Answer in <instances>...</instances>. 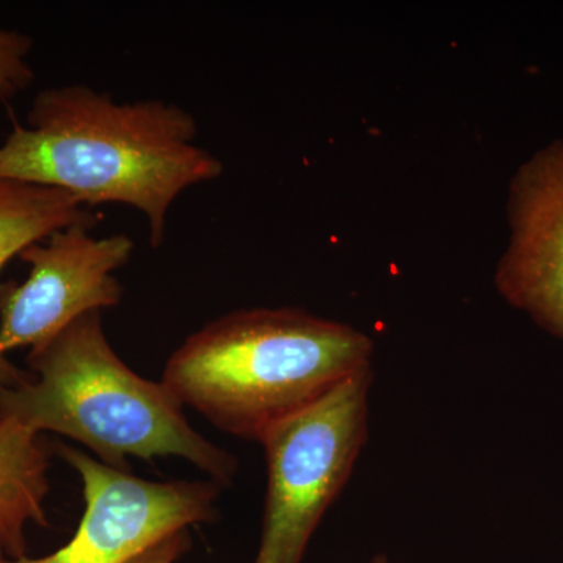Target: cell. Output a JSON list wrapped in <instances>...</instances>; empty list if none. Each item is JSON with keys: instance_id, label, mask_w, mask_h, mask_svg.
Masks as SVG:
<instances>
[{"instance_id": "1", "label": "cell", "mask_w": 563, "mask_h": 563, "mask_svg": "<svg viewBox=\"0 0 563 563\" xmlns=\"http://www.w3.org/2000/svg\"><path fill=\"white\" fill-rule=\"evenodd\" d=\"M25 120L0 144V179L55 188L91 209L132 207L146 218L152 247L165 243L181 192L224 173L196 143L190 111L161 99L117 102L88 85H63L36 92Z\"/></svg>"}, {"instance_id": "2", "label": "cell", "mask_w": 563, "mask_h": 563, "mask_svg": "<svg viewBox=\"0 0 563 563\" xmlns=\"http://www.w3.org/2000/svg\"><path fill=\"white\" fill-rule=\"evenodd\" d=\"M374 343L296 307L235 310L188 336L162 383L221 431L261 443L280 421L373 368Z\"/></svg>"}, {"instance_id": "3", "label": "cell", "mask_w": 563, "mask_h": 563, "mask_svg": "<svg viewBox=\"0 0 563 563\" xmlns=\"http://www.w3.org/2000/svg\"><path fill=\"white\" fill-rule=\"evenodd\" d=\"M35 376L0 387V413L32 431L69 437L125 472L128 457H180L213 483L232 484L235 455L203 439L163 383L129 368L103 331L102 312L84 314L29 352Z\"/></svg>"}, {"instance_id": "4", "label": "cell", "mask_w": 563, "mask_h": 563, "mask_svg": "<svg viewBox=\"0 0 563 563\" xmlns=\"http://www.w3.org/2000/svg\"><path fill=\"white\" fill-rule=\"evenodd\" d=\"M372 385L373 368L358 373L263 437L268 488L254 563H302L368 440Z\"/></svg>"}, {"instance_id": "5", "label": "cell", "mask_w": 563, "mask_h": 563, "mask_svg": "<svg viewBox=\"0 0 563 563\" xmlns=\"http://www.w3.org/2000/svg\"><path fill=\"white\" fill-rule=\"evenodd\" d=\"M60 455L84 487L79 528L54 553L0 563H129L174 533L217 517L222 487L213 481L155 483L103 465L76 448L62 446Z\"/></svg>"}, {"instance_id": "6", "label": "cell", "mask_w": 563, "mask_h": 563, "mask_svg": "<svg viewBox=\"0 0 563 563\" xmlns=\"http://www.w3.org/2000/svg\"><path fill=\"white\" fill-rule=\"evenodd\" d=\"M92 231L69 225L21 252L27 279L0 284V354L38 350L84 314L120 306L114 272L131 261L135 243L125 233L98 239Z\"/></svg>"}, {"instance_id": "7", "label": "cell", "mask_w": 563, "mask_h": 563, "mask_svg": "<svg viewBox=\"0 0 563 563\" xmlns=\"http://www.w3.org/2000/svg\"><path fill=\"white\" fill-rule=\"evenodd\" d=\"M510 239L496 290L563 343V139L517 169L507 198Z\"/></svg>"}, {"instance_id": "8", "label": "cell", "mask_w": 563, "mask_h": 563, "mask_svg": "<svg viewBox=\"0 0 563 563\" xmlns=\"http://www.w3.org/2000/svg\"><path fill=\"white\" fill-rule=\"evenodd\" d=\"M49 454L40 433L0 413V561L27 555V529L46 528Z\"/></svg>"}, {"instance_id": "9", "label": "cell", "mask_w": 563, "mask_h": 563, "mask_svg": "<svg viewBox=\"0 0 563 563\" xmlns=\"http://www.w3.org/2000/svg\"><path fill=\"white\" fill-rule=\"evenodd\" d=\"M101 221V213L65 191L0 179V272L32 243L69 225L85 224L96 229ZM27 377L7 355L0 354V387H11Z\"/></svg>"}, {"instance_id": "10", "label": "cell", "mask_w": 563, "mask_h": 563, "mask_svg": "<svg viewBox=\"0 0 563 563\" xmlns=\"http://www.w3.org/2000/svg\"><path fill=\"white\" fill-rule=\"evenodd\" d=\"M33 40L25 33L0 29V102L10 106L35 81V70L29 63Z\"/></svg>"}, {"instance_id": "11", "label": "cell", "mask_w": 563, "mask_h": 563, "mask_svg": "<svg viewBox=\"0 0 563 563\" xmlns=\"http://www.w3.org/2000/svg\"><path fill=\"white\" fill-rule=\"evenodd\" d=\"M188 531L174 533L168 539L155 543L129 563H176L190 548Z\"/></svg>"}, {"instance_id": "12", "label": "cell", "mask_w": 563, "mask_h": 563, "mask_svg": "<svg viewBox=\"0 0 563 563\" xmlns=\"http://www.w3.org/2000/svg\"><path fill=\"white\" fill-rule=\"evenodd\" d=\"M368 563H391V562H390V559H388V555L376 554V555H373L372 559H369Z\"/></svg>"}]
</instances>
